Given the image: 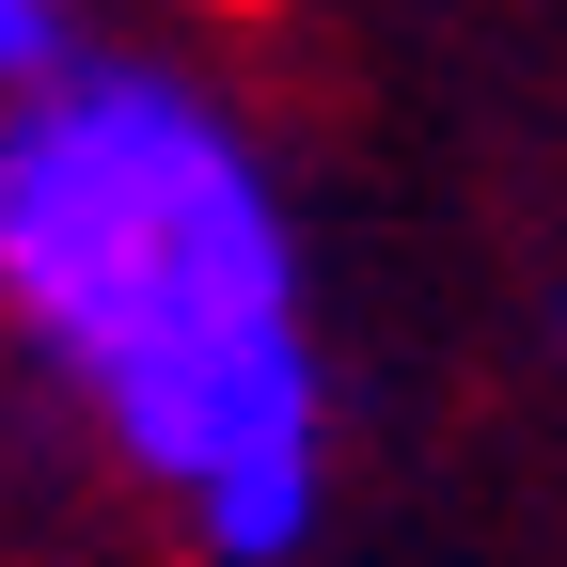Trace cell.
I'll return each mask as SVG.
<instances>
[{"mask_svg": "<svg viewBox=\"0 0 567 567\" xmlns=\"http://www.w3.org/2000/svg\"><path fill=\"white\" fill-rule=\"evenodd\" d=\"M0 331L189 567H300L331 520V347L268 126L158 48L0 95Z\"/></svg>", "mask_w": 567, "mask_h": 567, "instance_id": "6da1fadb", "label": "cell"}, {"mask_svg": "<svg viewBox=\"0 0 567 567\" xmlns=\"http://www.w3.org/2000/svg\"><path fill=\"white\" fill-rule=\"evenodd\" d=\"M80 48H95V32H80V0H0V95H48Z\"/></svg>", "mask_w": 567, "mask_h": 567, "instance_id": "7a4b0ae2", "label": "cell"}]
</instances>
